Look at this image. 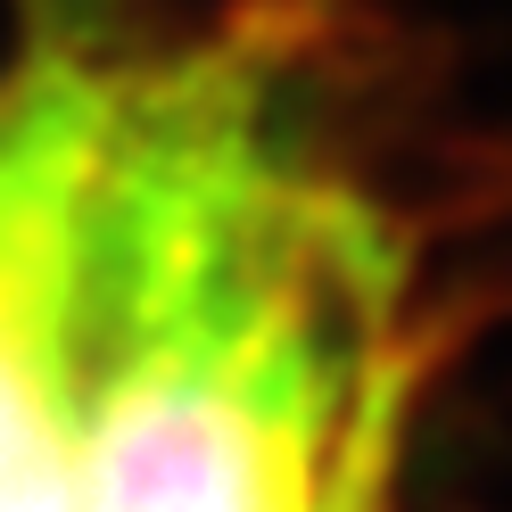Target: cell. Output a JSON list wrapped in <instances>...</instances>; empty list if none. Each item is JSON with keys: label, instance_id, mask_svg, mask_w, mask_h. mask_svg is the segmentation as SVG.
<instances>
[{"label": "cell", "instance_id": "cell-2", "mask_svg": "<svg viewBox=\"0 0 512 512\" xmlns=\"http://www.w3.org/2000/svg\"><path fill=\"white\" fill-rule=\"evenodd\" d=\"M108 67L42 50L0 83V512H75V223Z\"/></svg>", "mask_w": 512, "mask_h": 512}, {"label": "cell", "instance_id": "cell-1", "mask_svg": "<svg viewBox=\"0 0 512 512\" xmlns=\"http://www.w3.org/2000/svg\"><path fill=\"white\" fill-rule=\"evenodd\" d=\"M405 248L256 50L108 67L75 223V512H380Z\"/></svg>", "mask_w": 512, "mask_h": 512}]
</instances>
